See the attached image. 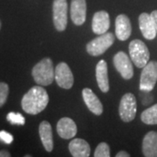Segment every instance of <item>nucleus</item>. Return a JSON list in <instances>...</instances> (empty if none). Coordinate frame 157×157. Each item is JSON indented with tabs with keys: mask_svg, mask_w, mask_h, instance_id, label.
Segmentation results:
<instances>
[{
	"mask_svg": "<svg viewBox=\"0 0 157 157\" xmlns=\"http://www.w3.org/2000/svg\"><path fill=\"white\" fill-rule=\"evenodd\" d=\"M7 121L12 125H25V119L21 113L11 112L7 114Z\"/></svg>",
	"mask_w": 157,
	"mask_h": 157,
	"instance_id": "nucleus-22",
	"label": "nucleus"
},
{
	"mask_svg": "<svg viewBox=\"0 0 157 157\" xmlns=\"http://www.w3.org/2000/svg\"><path fill=\"white\" fill-rule=\"evenodd\" d=\"M69 151L73 157H88L91 147L86 140L76 138L69 143Z\"/></svg>",
	"mask_w": 157,
	"mask_h": 157,
	"instance_id": "nucleus-19",
	"label": "nucleus"
},
{
	"mask_svg": "<svg viewBox=\"0 0 157 157\" xmlns=\"http://www.w3.org/2000/svg\"><path fill=\"white\" fill-rule=\"evenodd\" d=\"M40 140L47 152H52L53 149V135L51 124L44 121L39 124V128Z\"/></svg>",
	"mask_w": 157,
	"mask_h": 157,
	"instance_id": "nucleus-17",
	"label": "nucleus"
},
{
	"mask_svg": "<svg viewBox=\"0 0 157 157\" xmlns=\"http://www.w3.org/2000/svg\"><path fill=\"white\" fill-rule=\"evenodd\" d=\"M49 102V96L40 86L32 87L24 95L21 101L23 110L29 114H38L47 107Z\"/></svg>",
	"mask_w": 157,
	"mask_h": 157,
	"instance_id": "nucleus-1",
	"label": "nucleus"
},
{
	"mask_svg": "<svg viewBox=\"0 0 157 157\" xmlns=\"http://www.w3.org/2000/svg\"><path fill=\"white\" fill-rule=\"evenodd\" d=\"M142 153L146 157H157V132L150 131L144 136Z\"/></svg>",
	"mask_w": 157,
	"mask_h": 157,
	"instance_id": "nucleus-18",
	"label": "nucleus"
},
{
	"mask_svg": "<svg viewBox=\"0 0 157 157\" xmlns=\"http://www.w3.org/2000/svg\"><path fill=\"white\" fill-rule=\"evenodd\" d=\"M137 102L135 95L131 93L124 94L119 106V114L124 122H130L135 118Z\"/></svg>",
	"mask_w": 157,
	"mask_h": 157,
	"instance_id": "nucleus-6",
	"label": "nucleus"
},
{
	"mask_svg": "<svg viewBox=\"0 0 157 157\" xmlns=\"http://www.w3.org/2000/svg\"><path fill=\"white\" fill-rule=\"evenodd\" d=\"M55 80L59 86L64 89H71L73 87L74 78L73 73L67 63L61 62L55 68Z\"/></svg>",
	"mask_w": 157,
	"mask_h": 157,
	"instance_id": "nucleus-8",
	"label": "nucleus"
},
{
	"mask_svg": "<svg viewBox=\"0 0 157 157\" xmlns=\"http://www.w3.org/2000/svg\"><path fill=\"white\" fill-rule=\"evenodd\" d=\"M9 94V86L5 82H0V107L6 104Z\"/></svg>",
	"mask_w": 157,
	"mask_h": 157,
	"instance_id": "nucleus-23",
	"label": "nucleus"
},
{
	"mask_svg": "<svg viewBox=\"0 0 157 157\" xmlns=\"http://www.w3.org/2000/svg\"><path fill=\"white\" fill-rule=\"evenodd\" d=\"M82 97L86 107L91 112L96 115H101L103 113V105L96 94L90 89L84 88L82 90Z\"/></svg>",
	"mask_w": 157,
	"mask_h": 157,
	"instance_id": "nucleus-15",
	"label": "nucleus"
},
{
	"mask_svg": "<svg viewBox=\"0 0 157 157\" xmlns=\"http://www.w3.org/2000/svg\"><path fill=\"white\" fill-rule=\"evenodd\" d=\"M1 25H2V24H1V20H0V29H1Z\"/></svg>",
	"mask_w": 157,
	"mask_h": 157,
	"instance_id": "nucleus-29",
	"label": "nucleus"
},
{
	"mask_svg": "<svg viewBox=\"0 0 157 157\" xmlns=\"http://www.w3.org/2000/svg\"><path fill=\"white\" fill-rule=\"evenodd\" d=\"M94 155L95 157H109L110 156V147L106 142H101L96 147Z\"/></svg>",
	"mask_w": 157,
	"mask_h": 157,
	"instance_id": "nucleus-21",
	"label": "nucleus"
},
{
	"mask_svg": "<svg viewBox=\"0 0 157 157\" xmlns=\"http://www.w3.org/2000/svg\"><path fill=\"white\" fill-rule=\"evenodd\" d=\"M71 18L76 25H81L86 17V0H72L71 2Z\"/></svg>",
	"mask_w": 157,
	"mask_h": 157,
	"instance_id": "nucleus-14",
	"label": "nucleus"
},
{
	"mask_svg": "<svg viewBox=\"0 0 157 157\" xmlns=\"http://www.w3.org/2000/svg\"><path fill=\"white\" fill-rule=\"evenodd\" d=\"M140 100L144 106H147L153 102V94H151V91H141L140 93Z\"/></svg>",
	"mask_w": 157,
	"mask_h": 157,
	"instance_id": "nucleus-24",
	"label": "nucleus"
},
{
	"mask_svg": "<svg viewBox=\"0 0 157 157\" xmlns=\"http://www.w3.org/2000/svg\"><path fill=\"white\" fill-rule=\"evenodd\" d=\"M130 155H129L128 152L126 151H120L116 155V157H129Z\"/></svg>",
	"mask_w": 157,
	"mask_h": 157,
	"instance_id": "nucleus-27",
	"label": "nucleus"
},
{
	"mask_svg": "<svg viewBox=\"0 0 157 157\" xmlns=\"http://www.w3.org/2000/svg\"><path fill=\"white\" fill-rule=\"evenodd\" d=\"M157 82V61H148L142 69L140 78V90L152 91Z\"/></svg>",
	"mask_w": 157,
	"mask_h": 157,
	"instance_id": "nucleus-7",
	"label": "nucleus"
},
{
	"mask_svg": "<svg viewBox=\"0 0 157 157\" xmlns=\"http://www.w3.org/2000/svg\"><path fill=\"white\" fill-rule=\"evenodd\" d=\"M11 154L6 150H1L0 151V157H10Z\"/></svg>",
	"mask_w": 157,
	"mask_h": 157,
	"instance_id": "nucleus-28",
	"label": "nucleus"
},
{
	"mask_svg": "<svg viewBox=\"0 0 157 157\" xmlns=\"http://www.w3.org/2000/svg\"><path fill=\"white\" fill-rule=\"evenodd\" d=\"M109 27H110L109 14L105 11H97L93 17V22H92L93 32L95 34L101 35L107 33Z\"/></svg>",
	"mask_w": 157,
	"mask_h": 157,
	"instance_id": "nucleus-13",
	"label": "nucleus"
},
{
	"mask_svg": "<svg viewBox=\"0 0 157 157\" xmlns=\"http://www.w3.org/2000/svg\"><path fill=\"white\" fill-rule=\"evenodd\" d=\"M130 59L138 68H143L149 61L150 52L145 45L140 39H135L130 42L128 46Z\"/></svg>",
	"mask_w": 157,
	"mask_h": 157,
	"instance_id": "nucleus-3",
	"label": "nucleus"
},
{
	"mask_svg": "<svg viewBox=\"0 0 157 157\" xmlns=\"http://www.w3.org/2000/svg\"><path fill=\"white\" fill-rule=\"evenodd\" d=\"M32 75L34 81L39 86H49L55 78V69L50 58H45L33 68Z\"/></svg>",
	"mask_w": 157,
	"mask_h": 157,
	"instance_id": "nucleus-2",
	"label": "nucleus"
},
{
	"mask_svg": "<svg viewBox=\"0 0 157 157\" xmlns=\"http://www.w3.org/2000/svg\"><path fill=\"white\" fill-rule=\"evenodd\" d=\"M114 35L106 33L91 40L86 45V52L92 56H100L113 44Z\"/></svg>",
	"mask_w": 157,
	"mask_h": 157,
	"instance_id": "nucleus-4",
	"label": "nucleus"
},
{
	"mask_svg": "<svg viewBox=\"0 0 157 157\" xmlns=\"http://www.w3.org/2000/svg\"><path fill=\"white\" fill-rule=\"evenodd\" d=\"M140 120L147 125H157V104L153 105L141 113Z\"/></svg>",
	"mask_w": 157,
	"mask_h": 157,
	"instance_id": "nucleus-20",
	"label": "nucleus"
},
{
	"mask_svg": "<svg viewBox=\"0 0 157 157\" xmlns=\"http://www.w3.org/2000/svg\"><path fill=\"white\" fill-rule=\"evenodd\" d=\"M132 33V25L128 17L125 14H120L115 19V35L121 41L128 39Z\"/></svg>",
	"mask_w": 157,
	"mask_h": 157,
	"instance_id": "nucleus-11",
	"label": "nucleus"
},
{
	"mask_svg": "<svg viewBox=\"0 0 157 157\" xmlns=\"http://www.w3.org/2000/svg\"><path fill=\"white\" fill-rule=\"evenodd\" d=\"M0 139L6 144H11L13 141V136L10 133L2 130V131H0Z\"/></svg>",
	"mask_w": 157,
	"mask_h": 157,
	"instance_id": "nucleus-25",
	"label": "nucleus"
},
{
	"mask_svg": "<svg viewBox=\"0 0 157 157\" xmlns=\"http://www.w3.org/2000/svg\"><path fill=\"white\" fill-rule=\"evenodd\" d=\"M113 65L125 79H130L134 76V68L131 59L124 52H119L113 57Z\"/></svg>",
	"mask_w": 157,
	"mask_h": 157,
	"instance_id": "nucleus-9",
	"label": "nucleus"
},
{
	"mask_svg": "<svg viewBox=\"0 0 157 157\" xmlns=\"http://www.w3.org/2000/svg\"><path fill=\"white\" fill-rule=\"evenodd\" d=\"M68 4L67 0H53L52 17L57 31L63 32L67 28L68 19Z\"/></svg>",
	"mask_w": 157,
	"mask_h": 157,
	"instance_id": "nucleus-5",
	"label": "nucleus"
},
{
	"mask_svg": "<svg viewBox=\"0 0 157 157\" xmlns=\"http://www.w3.org/2000/svg\"><path fill=\"white\" fill-rule=\"evenodd\" d=\"M139 26L143 37L146 39L152 40L156 36V28L151 14L146 12L141 13L139 16Z\"/></svg>",
	"mask_w": 157,
	"mask_h": 157,
	"instance_id": "nucleus-12",
	"label": "nucleus"
},
{
	"mask_svg": "<svg viewBox=\"0 0 157 157\" xmlns=\"http://www.w3.org/2000/svg\"><path fill=\"white\" fill-rule=\"evenodd\" d=\"M57 133L62 139H72L77 134V126L71 118H61L57 123Z\"/></svg>",
	"mask_w": 157,
	"mask_h": 157,
	"instance_id": "nucleus-10",
	"label": "nucleus"
},
{
	"mask_svg": "<svg viewBox=\"0 0 157 157\" xmlns=\"http://www.w3.org/2000/svg\"><path fill=\"white\" fill-rule=\"evenodd\" d=\"M151 17H152V18H153V20H154V23H155V28H156V33H157V10L152 11Z\"/></svg>",
	"mask_w": 157,
	"mask_h": 157,
	"instance_id": "nucleus-26",
	"label": "nucleus"
},
{
	"mask_svg": "<svg viewBox=\"0 0 157 157\" xmlns=\"http://www.w3.org/2000/svg\"><path fill=\"white\" fill-rule=\"evenodd\" d=\"M96 80L101 91L103 93H107L109 91L110 87L107 73V64L104 59L99 61L96 66Z\"/></svg>",
	"mask_w": 157,
	"mask_h": 157,
	"instance_id": "nucleus-16",
	"label": "nucleus"
}]
</instances>
